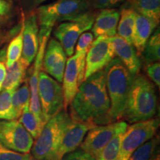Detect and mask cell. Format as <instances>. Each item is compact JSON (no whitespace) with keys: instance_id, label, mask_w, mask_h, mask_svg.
Returning a JSON list of instances; mask_svg holds the SVG:
<instances>
[{"instance_id":"obj_30","label":"cell","mask_w":160,"mask_h":160,"mask_svg":"<svg viewBox=\"0 0 160 160\" xmlns=\"http://www.w3.org/2000/svg\"><path fill=\"white\" fill-rule=\"evenodd\" d=\"M0 160H36L30 153H22L10 150L0 143Z\"/></svg>"},{"instance_id":"obj_22","label":"cell","mask_w":160,"mask_h":160,"mask_svg":"<svg viewBox=\"0 0 160 160\" xmlns=\"http://www.w3.org/2000/svg\"><path fill=\"white\" fill-rule=\"evenodd\" d=\"M131 7L139 14L148 18L159 25L160 0H130Z\"/></svg>"},{"instance_id":"obj_28","label":"cell","mask_w":160,"mask_h":160,"mask_svg":"<svg viewBox=\"0 0 160 160\" xmlns=\"http://www.w3.org/2000/svg\"><path fill=\"white\" fill-rule=\"evenodd\" d=\"M159 137H154L133 152L128 160H151L157 150Z\"/></svg>"},{"instance_id":"obj_12","label":"cell","mask_w":160,"mask_h":160,"mask_svg":"<svg viewBox=\"0 0 160 160\" xmlns=\"http://www.w3.org/2000/svg\"><path fill=\"white\" fill-rule=\"evenodd\" d=\"M115 52L111 37H99L93 41L86 54L85 79L103 70L113 58Z\"/></svg>"},{"instance_id":"obj_2","label":"cell","mask_w":160,"mask_h":160,"mask_svg":"<svg viewBox=\"0 0 160 160\" xmlns=\"http://www.w3.org/2000/svg\"><path fill=\"white\" fill-rule=\"evenodd\" d=\"M157 97L154 86L142 75L133 77L123 118L131 123L151 119L157 114Z\"/></svg>"},{"instance_id":"obj_16","label":"cell","mask_w":160,"mask_h":160,"mask_svg":"<svg viewBox=\"0 0 160 160\" xmlns=\"http://www.w3.org/2000/svg\"><path fill=\"white\" fill-rule=\"evenodd\" d=\"M39 23L35 13H32L23 22V48L21 58L30 65L34 61L39 47Z\"/></svg>"},{"instance_id":"obj_20","label":"cell","mask_w":160,"mask_h":160,"mask_svg":"<svg viewBox=\"0 0 160 160\" xmlns=\"http://www.w3.org/2000/svg\"><path fill=\"white\" fill-rule=\"evenodd\" d=\"M28 65L20 58L11 67L7 69L5 79L2 90H13L15 91L25 81Z\"/></svg>"},{"instance_id":"obj_1","label":"cell","mask_w":160,"mask_h":160,"mask_svg":"<svg viewBox=\"0 0 160 160\" xmlns=\"http://www.w3.org/2000/svg\"><path fill=\"white\" fill-rule=\"evenodd\" d=\"M71 105L72 120L90 124L111 123L109 117L111 107L105 84V70L90 76L79 86Z\"/></svg>"},{"instance_id":"obj_3","label":"cell","mask_w":160,"mask_h":160,"mask_svg":"<svg viewBox=\"0 0 160 160\" xmlns=\"http://www.w3.org/2000/svg\"><path fill=\"white\" fill-rule=\"evenodd\" d=\"M105 84L111 107V122L123 118L126 102L133 77L118 58H113L104 68Z\"/></svg>"},{"instance_id":"obj_32","label":"cell","mask_w":160,"mask_h":160,"mask_svg":"<svg viewBox=\"0 0 160 160\" xmlns=\"http://www.w3.org/2000/svg\"><path fill=\"white\" fill-rule=\"evenodd\" d=\"M126 0H90V4L97 9L115 8L123 4Z\"/></svg>"},{"instance_id":"obj_33","label":"cell","mask_w":160,"mask_h":160,"mask_svg":"<svg viewBox=\"0 0 160 160\" xmlns=\"http://www.w3.org/2000/svg\"><path fill=\"white\" fill-rule=\"evenodd\" d=\"M147 74L150 79L156 84L159 88L160 87V64L159 62L150 63L147 66Z\"/></svg>"},{"instance_id":"obj_35","label":"cell","mask_w":160,"mask_h":160,"mask_svg":"<svg viewBox=\"0 0 160 160\" xmlns=\"http://www.w3.org/2000/svg\"><path fill=\"white\" fill-rule=\"evenodd\" d=\"M11 11V5L6 0H0V16L8 15Z\"/></svg>"},{"instance_id":"obj_24","label":"cell","mask_w":160,"mask_h":160,"mask_svg":"<svg viewBox=\"0 0 160 160\" xmlns=\"http://www.w3.org/2000/svg\"><path fill=\"white\" fill-rule=\"evenodd\" d=\"M142 54L147 63L159 61L160 58V31L157 28L148 40Z\"/></svg>"},{"instance_id":"obj_15","label":"cell","mask_w":160,"mask_h":160,"mask_svg":"<svg viewBox=\"0 0 160 160\" xmlns=\"http://www.w3.org/2000/svg\"><path fill=\"white\" fill-rule=\"evenodd\" d=\"M93 127L94 126L90 124L71 120L64 133L55 160H62L65 155L77 150L82 142L86 133Z\"/></svg>"},{"instance_id":"obj_26","label":"cell","mask_w":160,"mask_h":160,"mask_svg":"<svg viewBox=\"0 0 160 160\" xmlns=\"http://www.w3.org/2000/svg\"><path fill=\"white\" fill-rule=\"evenodd\" d=\"M12 104L18 119L25 106L30 104V88L28 83H24L21 87L15 90L12 96Z\"/></svg>"},{"instance_id":"obj_8","label":"cell","mask_w":160,"mask_h":160,"mask_svg":"<svg viewBox=\"0 0 160 160\" xmlns=\"http://www.w3.org/2000/svg\"><path fill=\"white\" fill-rule=\"evenodd\" d=\"M95 16L88 12L77 19L61 22L53 31V35L59 40L68 57L74 53L75 45L80 36L91 29Z\"/></svg>"},{"instance_id":"obj_36","label":"cell","mask_w":160,"mask_h":160,"mask_svg":"<svg viewBox=\"0 0 160 160\" xmlns=\"http://www.w3.org/2000/svg\"><path fill=\"white\" fill-rule=\"evenodd\" d=\"M6 73H7V69H6L5 64L3 61L0 60V91L2 88L4 81H5L6 77Z\"/></svg>"},{"instance_id":"obj_29","label":"cell","mask_w":160,"mask_h":160,"mask_svg":"<svg viewBox=\"0 0 160 160\" xmlns=\"http://www.w3.org/2000/svg\"><path fill=\"white\" fill-rule=\"evenodd\" d=\"M123 133H120L115 136L106 145L105 147L100 152L97 160H117L119 153Z\"/></svg>"},{"instance_id":"obj_5","label":"cell","mask_w":160,"mask_h":160,"mask_svg":"<svg viewBox=\"0 0 160 160\" xmlns=\"http://www.w3.org/2000/svg\"><path fill=\"white\" fill-rule=\"evenodd\" d=\"M71 120L67 112L61 111L45 123L32 146V156L36 160H55L64 133Z\"/></svg>"},{"instance_id":"obj_6","label":"cell","mask_w":160,"mask_h":160,"mask_svg":"<svg viewBox=\"0 0 160 160\" xmlns=\"http://www.w3.org/2000/svg\"><path fill=\"white\" fill-rule=\"evenodd\" d=\"M159 125V119L152 118L128 126L122 137L117 160H128L133 152L155 137Z\"/></svg>"},{"instance_id":"obj_10","label":"cell","mask_w":160,"mask_h":160,"mask_svg":"<svg viewBox=\"0 0 160 160\" xmlns=\"http://www.w3.org/2000/svg\"><path fill=\"white\" fill-rule=\"evenodd\" d=\"M33 142V138L19 120H0V143L5 148L29 153Z\"/></svg>"},{"instance_id":"obj_17","label":"cell","mask_w":160,"mask_h":160,"mask_svg":"<svg viewBox=\"0 0 160 160\" xmlns=\"http://www.w3.org/2000/svg\"><path fill=\"white\" fill-rule=\"evenodd\" d=\"M115 55L125 65L133 77L139 74L141 68V60L137 51L131 44L116 35L111 37Z\"/></svg>"},{"instance_id":"obj_9","label":"cell","mask_w":160,"mask_h":160,"mask_svg":"<svg viewBox=\"0 0 160 160\" xmlns=\"http://www.w3.org/2000/svg\"><path fill=\"white\" fill-rule=\"evenodd\" d=\"M127 122L124 121L114 122L105 125L95 126L88 131L80 145V149L94 157L97 160L98 156L106 145L115 136L125 131Z\"/></svg>"},{"instance_id":"obj_11","label":"cell","mask_w":160,"mask_h":160,"mask_svg":"<svg viewBox=\"0 0 160 160\" xmlns=\"http://www.w3.org/2000/svg\"><path fill=\"white\" fill-rule=\"evenodd\" d=\"M85 53H75L66 62L62 79L64 108H68L85 79Z\"/></svg>"},{"instance_id":"obj_37","label":"cell","mask_w":160,"mask_h":160,"mask_svg":"<svg viewBox=\"0 0 160 160\" xmlns=\"http://www.w3.org/2000/svg\"><path fill=\"white\" fill-rule=\"evenodd\" d=\"M29 2V5L31 6L32 8H34V7H37L42 4L45 2L48 1V0H28Z\"/></svg>"},{"instance_id":"obj_21","label":"cell","mask_w":160,"mask_h":160,"mask_svg":"<svg viewBox=\"0 0 160 160\" xmlns=\"http://www.w3.org/2000/svg\"><path fill=\"white\" fill-rule=\"evenodd\" d=\"M136 12L132 8H124L120 12V17L117 26V32L119 37L132 45V34L134 28Z\"/></svg>"},{"instance_id":"obj_38","label":"cell","mask_w":160,"mask_h":160,"mask_svg":"<svg viewBox=\"0 0 160 160\" xmlns=\"http://www.w3.org/2000/svg\"><path fill=\"white\" fill-rule=\"evenodd\" d=\"M151 160H160V155H159V149H157V151H155V153H153V157H152Z\"/></svg>"},{"instance_id":"obj_25","label":"cell","mask_w":160,"mask_h":160,"mask_svg":"<svg viewBox=\"0 0 160 160\" xmlns=\"http://www.w3.org/2000/svg\"><path fill=\"white\" fill-rule=\"evenodd\" d=\"M23 22L24 20L22 22V27L19 34L15 38H13V39L10 42L8 47L5 63L7 68L11 67L22 57L23 48Z\"/></svg>"},{"instance_id":"obj_27","label":"cell","mask_w":160,"mask_h":160,"mask_svg":"<svg viewBox=\"0 0 160 160\" xmlns=\"http://www.w3.org/2000/svg\"><path fill=\"white\" fill-rule=\"evenodd\" d=\"M13 90H2L0 91V120L17 119L12 104Z\"/></svg>"},{"instance_id":"obj_31","label":"cell","mask_w":160,"mask_h":160,"mask_svg":"<svg viewBox=\"0 0 160 160\" xmlns=\"http://www.w3.org/2000/svg\"><path fill=\"white\" fill-rule=\"evenodd\" d=\"M93 41V33H91V32L83 33L80 36L77 42L75 53H85V54H87Z\"/></svg>"},{"instance_id":"obj_13","label":"cell","mask_w":160,"mask_h":160,"mask_svg":"<svg viewBox=\"0 0 160 160\" xmlns=\"http://www.w3.org/2000/svg\"><path fill=\"white\" fill-rule=\"evenodd\" d=\"M67 55L62 46L55 39H51L46 45L44 53L42 67L45 73L58 82H62Z\"/></svg>"},{"instance_id":"obj_4","label":"cell","mask_w":160,"mask_h":160,"mask_svg":"<svg viewBox=\"0 0 160 160\" xmlns=\"http://www.w3.org/2000/svg\"><path fill=\"white\" fill-rule=\"evenodd\" d=\"M89 0H57L37 8L39 42L49 37L58 23L77 19L89 12Z\"/></svg>"},{"instance_id":"obj_18","label":"cell","mask_w":160,"mask_h":160,"mask_svg":"<svg viewBox=\"0 0 160 160\" xmlns=\"http://www.w3.org/2000/svg\"><path fill=\"white\" fill-rule=\"evenodd\" d=\"M120 12L115 8L102 9L92 26L93 37H113L117 35Z\"/></svg>"},{"instance_id":"obj_23","label":"cell","mask_w":160,"mask_h":160,"mask_svg":"<svg viewBox=\"0 0 160 160\" xmlns=\"http://www.w3.org/2000/svg\"><path fill=\"white\" fill-rule=\"evenodd\" d=\"M19 121L33 139H37L39 137L44 127L31 111L30 104L25 106L19 118Z\"/></svg>"},{"instance_id":"obj_19","label":"cell","mask_w":160,"mask_h":160,"mask_svg":"<svg viewBox=\"0 0 160 160\" xmlns=\"http://www.w3.org/2000/svg\"><path fill=\"white\" fill-rule=\"evenodd\" d=\"M157 25L148 18L137 13H136L134 28L132 34V45L137 51L138 55H142L148 40L154 29L157 28Z\"/></svg>"},{"instance_id":"obj_14","label":"cell","mask_w":160,"mask_h":160,"mask_svg":"<svg viewBox=\"0 0 160 160\" xmlns=\"http://www.w3.org/2000/svg\"><path fill=\"white\" fill-rule=\"evenodd\" d=\"M49 37H44L39 42V47L38 50L37 57L35 58L34 65H33V72L30 77L29 88H30V109L33 112L37 119L41 122L43 126L45 125L44 122L42 113L41 105L39 97V72L42 71V61L44 53H45L46 45Z\"/></svg>"},{"instance_id":"obj_7","label":"cell","mask_w":160,"mask_h":160,"mask_svg":"<svg viewBox=\"0 0 160 160\" xmlns=\"http://www.w3.org/2000/svg\"><path fill=\"white\" fill-rule=\"evenodd\" d=\"M39 97L45 124L64 107L62 86L45 71L39 75Z\"/></svg>"},{"instance_id":"obj_34","label":"cell","mask_w":160,"mask_h":160,"mask_svg":"<svg viewBox=\"0 0 160 160\" xmlns=\"http://www.w3.org/2000/svg\"><path fill=\"white\" fill-rule=\"evenodd\" d=\"M62 160H96V159L82 149H79L65 155Z\"/></svg>"}]
</instances>
